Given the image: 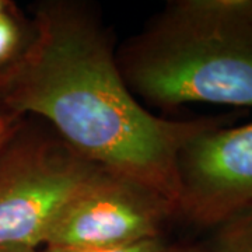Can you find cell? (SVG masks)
I'll use <instances>...</instances> for the list:
<instances>
[{
  "label": "cell",
  "instance_id": "2",
  "mask_svg": "<svg viewBox=\"0 0 252 252\" xmlns=\"http://www.w3.org/2000/svg\"><path fill=\"white\" fill-rule=\"evenodd\" d=\"M117 62L127 89L147 104L252 107V0L171 1Z\"/></svg>",
  "mask_w": 252,
  "mask_h": 252
},
{
  "label": "cell",
  "instance_id": "5",
  "mask_svg": "<svg viewBox=\"0 0 252 252\" xmlns=\"http://www.w3.org/2000/svg\"><path fill=\"white\" fill-rule=\"evenodd\" d=\"M178 217L215 228L252 205V122L195 136L178 160Z\"/></svg>",
  "mask_w": 252,
  "mask_h": 252
},
{
  "label": "cell",
  "instance_id": "9",
  "mask_svg": "<svg viewBox=\"0 0 252 252\" xmlns=\"http://www.w3.org/2000/svg\"><path fill=\"white\" fill-rule=\"evenodd\" d=\"M23 125L21 117H17L14 114H4L0 117V152L3 147L9 143V140L16 135L20 126Z\"/></svg>",
  "mask_w": 252,
  "mask_h": 252
},
{
  "label": "cell",
  "instance_id": "12",
  "mask_svg": "<svg viewBox=\"0 0 252 252\" xmlns=\"http://www.w3.org/2000/svg\"><path fill=\"white\" fill-rule=\"evenodd\" d=\"M10 7V3L7 1H3V0H0V14H3L6 10Z\"/></svg>",
  "mask_w": 252,
  "mask_h": 252
},
{
  "label": "cell",
  "instance_id": "11",
  "mask_svg": "<svg viewBox=\"0 0 252 252\" xmlns=\"http://www.w3.org/2000/svg\"><path fill=\"white\" fill-rule=\"evenodd\" d=\"M0 252H38L36 248L32 247H23V245H14V247H3Z\"/></svg>",
  "mask_w": 252,
  "mask_h": 252
},
{
  "label": "cell",
  "instance_id": "4",
  "mask_svg": "<svg viewBox=\"0 0 252 252\" xmlns=\"http://www.w3.org/2000/svg\"><path fill=\"white\" fill-rule=\"evenodd\" d=\"M177 210L142 184L101 170L64 205L46 237L55 248H111L158 238Z\"/></svg>",
  "mask_w": 252,
  "mask_h": 252
},
{
  "label": "cell",
  "instance_id": "6",
  "mask_svg": "<svg viewBox=\"0 0 252 252\" xmlns=\"http://www.w3.org/2000/svg\"><path fill=\"white\" fill-rule=\"evenodd\" d=\"M209 244L216 252H252V205L215 227Z\"/></svg>",
  "mask_w": 252,
  "mask_h": 252
},
{
  "label": "cell",
  "instance_id": "13",
  "mask_svg": "<svg viewBox=\"0 0 252 252\" xmlns=\"http://www.w3.org/2000/svg\"><path fill=\"white\" fill-rule=\"evenodd\" d=\"M4 114H7V112L4 111V108H3V104H1V98H0V117H1V115H4Z\"/></svg>",
  "mask_w": 252,
  "mask_h": 252
},
{
  "label": "cell",
  "instance_id": "8",
  "mask_svg": "<svg viewBox=\"0 0 252 252\" xmlns=\"http://www.w3.org/2000/svg\"><path fill=\"white\" fill-rule=\"evenodd\" d=\"M42 252H170V247L158 237V238L144 240L140 243L122 245V247H111V248H55V247H45V250Z\"/></svg>",
  "mask_w": 252,
  "mask_h": 252
},
{
  "label": "cell",
  "instance_id": "3",
  "mask_svg": "<svg viewBox=\"0 0 252 252\" xmlns=\"http://www.w3.org/2000/svg\"><path fill=\"white\" fill-rule=\"evenodd\" d=\"M101 170L56 133L20 126L0 152V248L45 244L64 205Z\"/></svg>",
  "mask_w": 252,
  "mask_h": 252
},
{
  "label": "cell",
  "instance_id": "1",
  "mask_svg": "<svg viewBox=\"0 0 252 252\" xmlns=\"http://www.w3.org/2000/svg\"><path fill=\"white\" fill-rule=\"evenodd\" d=\"M0 98L6 112L44 118L87 160L157 192L177 216L182 149L231 121L149 112L127 89L101 20L66 0L36 6L27 44L0 70Z\"/></svg>",
  "mask_w": 252,
  "mask_h": 252
},
{
  "label": "cell",
  "instance_id": "10",
  "mask_svg": "<svg viewBox=\"0 0 252 252\" xmlns=\"http://www.w3.org/2000/svg\"><path fill=\"white\" fill-rule=\"evenodd\" d=\"M170 252H216L210 244L207 245H196V247H187V248H170Z\"/></svg>",
  "mask_w": 252,
  "mask_h": 252
},
{
  "label": "cell",
  "instance_id": "7",
  "mask_svg": "<svg viewBox=\"0 0 252 252\" xmlns=\"http://www.w3.org/2000/svg\"><path fill=\"white\" fill-rule=\"evenodd\" d=\"M11 6L0 14V70L9 66L26 46L30 35L24 31L17 17L10 11Z\"/></svg>",
  "mask_w": 252,
  "mask_h": 252
}]
</instances>
